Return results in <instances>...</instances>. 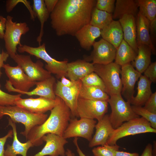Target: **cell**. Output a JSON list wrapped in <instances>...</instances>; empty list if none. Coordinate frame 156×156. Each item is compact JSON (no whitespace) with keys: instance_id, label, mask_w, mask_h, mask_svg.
<instances>
[{"instance_id":"cell-1","label":"cell","mask_w":156,"mask_h":156,"mask_svg":"<svg viewBox=\"0 0 156 156\" xmlns=\"http://www.w3.org/2000/svg\"><path fill=\"white\" fill-rule=\"evenodd\" d=\"M96 2L94 0H58L50 14L51 26L56 35L75 36L89 24Z\"/></svg>"},{"instance_id":"cell-2","label":"cell","mask_w":156,"mask_h":156,"mask_svg":"<svg viewBox=\"0 0 156 156\" xmlns=\"http://www.w3.org/2000/svg\"><path fill=\"white\" fill-rule=\"evenodd\" d=\"M56 104L51 109L49 117L41 125L35 126L29 133L26 140L33 146H38L43 142L42 137L49 133L63 137L70 120V110L63 101L56 96Z\"/></svg>"},{"instance_id":"cell-3","label":"cell","mask_w":156,"mask_h":156,"mask_svg":"<svg viewBox=\"0 0 156 156\" xmlns=\"http://www.w3.org/2000/svg\"><path fill=\"white\" fill-rule=\"evenodd\" d=\"M5 115L8 116L14 122L21 123L24 125L25 130L20 134L26 139L32 129L42 124L48 117L47 114L32 113L16 105L0 106V119Z\"/></svg>"},{"instance_id":"cell-4","label":"cell","mask_w":156,"mask_h":156,"mask_svg":"<svg viewBox=\"0 0 156 156\" xmlns=\"http://www.w3.org/2000/svg\"><path fill=\"white\" fill-rule=\"evenodd\" d=\"M17 50L20 53L26 52L43 60L47 63L45 66L46 70L51 74L55 75L57 78L67 77L68 60L58 61L51 57L46 51L44 43L37 47L24 44L19 46Z\"/></svg>"},{"instance_id":"cell-5","label":"cell","mask_w":156,"mask_h":156,"mask_svg":"<svg viewBox=\"0 0 156 156\" xmlns=\"http://www.w3.org/2000/svg\"><path fill=\"white\" fill-rule=\"evenodd\" d=\"M146 133H156L150 123L143 118L138 117L123 123L114 129L107 143L109 145L116 144L117 141L123 137L130 135Z\"/></svg>"},{"instance_id":"cell-6","label":"cell","mask_w":156,"mask_h":156,"mask_svg":"<svg viewBox=\"0 0 156 156\" xmlns=\"http://www.w3.org/2000/svg\"><path fill=\"white\" fill-rule=\"evenodd\" d=\"M108 103L111 109L110 121L114 129L119 127L124 122L139 117L133 112L130 103L124 100L121 93L110 95Z\"/></svg>"},{"instance_id":"cell-7","label":"cell","mask_w":156,"mask_h":156,"mask_svg":"<svg viewBox=\"0 0 156 156\" xmlns=\"http://www.w3.org/2000/svg\"><path fill=\"white\" fill-rule=\"evenodd\" d=\"M94 72L98 75L105 86L109 96L121 93L122 85L120 75L121 66L115 62L107 64H94Z\"/></svg>"},{"instance_id":"cell-8","label":"cell","mask_w":156,"mask_h":156,"mask_svg":"<svg viewBox=\"0 0 156 156\" xmlns=\"http://www.w3.org/2000/svg\"><path fill=\"white\" fill-rule=\"evenodd\" d=\"M5 29L3 39L5 48L9 56L12 58L17 53V46L21 47V38L23 35L28 32L29 28L25 22L17 23L13 21V17L7 16Z\"/></svg>"},{"instance_id":"cell-9","label":"cell","mask_w":156,"mask_h":156,"mask_svg":"<svg viewBox=\"0 0 156 156\" xmlns=\"http://www.w3.org/2000/svg\"><path fill=\"white\" fill-rule=\"evenodd\" d=\"M107 101L88 100L79 97L76 107V116L98 121L107 112Z\"/></svg>"},{"instance_id":"cell-10","label":"cell","mask_w":156,"mask_h":156,"mask_svg":"<svg viewBox=\"0 0 156 156\" xmlns=\"http://www.w3.org/2000/svg\"><path fill=\"white\" fill-rule=\"evenodd\" d=\"M12 59L20 66L26 74L33 81H40L51 77V74L43 67L44 64L40 60L34 62L30 55L18 53Z\"/></svg>"},{"instance_id":"cell-11","label":"cell","mask_w":156,"mask_h":156,"mask_svg":"<svg viewBox=\"0 0 156 156\" xmlns=\"http://www.w3.org/2000/svg\"><path fill=\"white\" fill-rule=\"evenodd\" d=\"M96 121L94 119L81 118L70 119L63 137L65 139L81 137L90 141Z\"/></svg>"},{"instance_id":"cell-12","label":"cell","mask_w":156,"mask_h":156,"mask_svg":"<svg viewBox=\"0 0 156 156\" xmlns=\"http://www.w3.org/2000/svg\"><path fill=\"white\" fill-rule=\"evenodd\" d=\"M92 46L93 50L90 55L84 57L87 62L92 61L93 64H107L115 60L116 49L112 44L101 38L95 41Z\"/></svg>"},{"instance_id":"cell-13","label":"cell","mask_w":156,"mask_h":156,"mask_svg":"<svg viewBox=\"0 0 156 156\" xmlns=\"http://www.w3.org/2000/svg\"><path fill=\"white\" fill-rule=\"evenodd\" d=\"M82 83L80 80L75 81L70 87L62 86L60 81L55 83L54 87L55 94L62 99L69 108L71 115L76 116V107L79 93Z\"/></svg>"},{"instance_id":"cell-14","label":"cell","mask_w":156,"mask_h":156,"mask_svg":"<svg viewBox=\"0 0 156 156\" xmlns=\"http://www.w3.org/2000/svg\"><path fill=\"white\" fill-rule=\"evenodd\" d=\"M2 68L9 79L8 81L15 89L27 92L36 85V82L31 80L19 65L13 67L8 64H4Z\"/></svg>"},{"instance_id":"cell-15","label":"cell","mask_w":156,"mask_h":156,"mask_svg":"<svg viewBox=\"0 0 156 156\" xmlns=\"http://www.w3.org/2000/svg\"><path fill=\"white\" fill-rule=\"evenodd\" d=\"M56 79L51 76L50 77L42 81L36 82V87L32 91L27 92L21 91L15 89L9 82L6 81L5 87L9 92H14L21 94H25L29 96L38 95L51 100H55L56 98L54 87Z\"/></svg>"},{"instance_id":"cell-16","label":"cell","mask_w":156,"mask_h":156,"mask_svg":"<svg viewBox=\"0 0 156 156\" xmlns=\"http://www.w3.org/2000/svg\"><path fill=\"white\" fill-rule=\"evenodd\" d=\"M120 74L122 85L121 93L127 101L130 103L134 97L135 83L141 74L129 63L121 66Z\"/></svg>"},{"instance_id":"cell-17","label":"cell","mask_w":156,"mask_h":156,"mask_svg":"<svg viewBox=\"0 0 156 156\" xmlns=\"http://www.w3.org/2000/svg\"><path fill=\"white\" fill-rule=\"evenodd\" d=\"M46 144L41 151L33 156H65V145L68 143L66 139L53 133H49L42 138Z\"/></svg>"},{"instance_id":"cell-18","label":"cell","mask_w":156,"mask_h":156,"mask_svg":"<svg viewBox=\"0 0 156 156\" xmlns=\"http://www.w3.org/2000/svg\"><path fill=\"white\" fill-rule=\"evenodd\" d=\"M56 104V99L51 100L44 97L20 98L16 102L15 105L30 112L44 114L51 110Z\"/></svg>"},{"instance_id":"cell-19","label":"cell","mask_w":156,"mask_h":156,"mask_svg":"<svg viewBox=\"0 0 156 156\" xmlns=\"http://www.w3.org/2000/svg\"><path fill=\"white\" fill-rule=\"evenodd\" d=\"M95 128V134L89 144L90 148L107 144L110 135L114 130L111 123L109 115L108 114H105L101 119L98 121Z\"/></svg>"},{"instance_id":"cell-20","label":"cell","mask_w":156,"mask_h":156,"mask_svg":"<svg viewBox=\"0 0 156 156\" xmlns=\"http://www.w3.org/2000/svg\"><path fill=\"white\" fill-rule=\"evenodd\" d=\"M118 21L122 27L123 39L137 54L138 49L136 40L135 17L131 15L125 14Z\"/></svg>"},{"instance_id":"cell-21","label":"cell","mask_w":156,"mask_h":156,"mask_svg":"<svg viewBox=\"0 0 156 156\" xmlns=\"http://www.w3.org/2000/svg\"><path fill=\"white\" fill-rule=\"evenodd\" d=\"M136 42L137 45L144 44L149 46L155 54V47L151 39L149 32L150 21L138 12L135 17Z\"/></svg>"},{"instance_id":"cell-22","label":"cell","mask_w":156,"mask_h":156,"mask_svg":"<svg viewBox=\"0 0 156 156\" xmlns=\"http://www.w3.org/2000/svg\"><path fill=\"white\" fill-rule=\"evenodd\" d=\"M94 64L84 60H78L68 63L67 77L73 81L79 80L94 72Z\"/></svg>"},{"instance_id":"cell-23","label":"cell","mask_w":156,"mask_h":156,"mask_svg":"<svg viewBox=\"0 0 156 156\" xmlns=\"http://www.w3.org/2000/svg\"><path fill=\"white\" fill-rule=\"evenodd\" d=\"M101 30L89 24L86 25L78 31L75 36L80 47L87 51L90 50L95 40L101 36Z\"/></svg>"},{"instance_id":"cell-24","label":"cell","mask_w":156,"mask_h":156,"mask_svg":"<svg viewBox=\"0 0 156 156\" xmlns=\"http://www.w3.org/2000/svg\"><path fill=\"white\" fill-rule=\"evenodd\" d=\"M8 125L11 126L12 128L13 141L12 145L7 144L5 151V156H16L17 155L27 156L28 150L33 146V144L29 140L25 143H22L19 141L17 136L15 123L13 122L10 118H8Z\"/></svg>"},{"instance_id":"cell-25","label":"cell","mask_w":156,"mask_h":156,"mask_svg":"<svg viewBox=\"0 0 156 156\" xmlns=\"http://www.w3.org/2000/svg\"><path fill=\"white\" fill-rule=\"evenodd\" d=\"M102 38L112 45L116 49L123 39V33L121 26L118 21L113 20L110 23L101 30Z\"/></svg>"},{"instance_id":"cell-26","label":"cell","mask_w":156,"mask_h":156,"mask_svg":"<svg viewBox=\"0 0 156 156\" xmlns=\"http://www.w3.org/2000/svg\"><path fill=\"white\" fill-rule=\"evenodd\" d=\"M138 83L137 93L130 103L133 105L142 106L144 105L152 94L151 85L152 83L144 75H141Z\"/></svg>"},{"instance_id":"cell-27","label":"cell","mask_w":156,"mask_h":156,"mask_svg":"<svg viewBox=\"0 0 156 156\" xmlns=\"http://www.w3.org/2000/svg\"><path fill=\"white\" fill-rule=\"evenodd\" d=\"M112 18L119 19L125 14L131 15L135 17L138 12L139 8L137 0H117Z\"/></svg>"},{"instance_id":"cell-28","label":"cell","mask_w":156,"mask_h":156,"mask_svg":"<svg viewBox=\"0 0 156 156\" xmlns=\"http://www.w3.org/2000/svg\"><path fill=\"white\" fill-rule=\"evenodd\" d=\"M138 49L137 55L132 65L142 74L151 63L152 50L149 46L144 44L138 45Z\"/></svg>"},{"instance_id":"cell-29","label":"cell","mask_w":156,"mask_h":156,"mask_svg":"<svg viewBox=\"0 0 156 156\" xmlns=\"http://www.w3.org/2000/svg\"><path fill=\"white\" fill-rule=\"evenodd\" d=\"M137 54L123 39L116 49L115 62L121 66L135 60Z\"/></svg>"},{"instance_id":"cell-30","label":"cell","mask_w":156,"mask_h":156,"mask_svg":"<svg viewBox=\"0 0 156 156\" xmlns=\"http://www.w3.org/2000/svg\"><path fill=\"white\" fill-rule=\"evenodd\" d=\"M32 8L40 23V32L36 39L39 45H40L44 34V24L48 20L50 14L46 8L44 0H33Z\"/></svg>"},{"instance_id":"cell-31","label":"cell","mask_w":156,"mask_h":156,"mask_svg":"<svg viewBox=\"0 0 156 156\" xmlns=\"http://www.w3.org/2000/svg\"><path fill=\"white\" fill-rule=\"evenodd\" d=\"M79 97L88 100L108 102L109 96L99 88L82 84L80 91Z\"/></svg>"},{"instance_id":"cell-32","label":"cell","mask_w":156,"mask_h":156,"mask_svg":"<svg viewBox=\"0 0 156 156\" xmlns=\"http://www.w3.org/2000/svg\"><path fill=\"white\" fill-rule=\"evenodd\" d=\"M113 20L112 14L98 10L95 7L92 11L89 24L101 30L108 26Z\"/></svg>"},{"instance_id":"cell-33","label":"cell","mask_w":156,"mask_h":156,"mask_svg":"<svg viewBox=\"0 0 156 156\" xmlns=\"http://www.w3.org/2000/svg\"><path fill=\"white\" fill-rule=\"evenodd\" d=\"M140 13L150 21L156 18V0H136Z\"/></svg>"},{"instance_id":"cell-34","label":"cell","mask_w":156,"mask_h":156,"mask_svg":"<svg viewBox=\"0 0 156 156\" xmlns=\"http://www.w3.org/2000/svg\"><path fill=\"white\" fill-rule=\"evenodd\" d=\"M80 80L83 85L98 88L106 92V89L103 82L99 76L94 72Z\"/></svg>"},{"instance_id":"cell-35","label":"cell","mask_w":156,"mask_h":156,"mask_svg":"<svg viewBox=\"0 0 156 156\" xmlns=\"http://www.w3.org/2000/svg\"><path fill=\"white\" fill-rule=\"evenodd\" d=\"M120 146L116 144L109 145L107 144L93 148L92 152L94 156H115Z\"/></svg>"},{"instance_id":"cell-36","label":"cell","mask_w":156,"mask_h":156,"mask_svg":"<svg viewBox=\"0 0 156 156\" xmlns=\"http://www.w3.org/2000/svg\"><path fill=\"white\" fill-rule=\"evenodd\" d=\"M131 107L136 115L141 116L150 123L153 128L156 129V114L151 112L142 106L133 105Z\"/></svg>"},{"instance_id":"cell-37","label":"cell","mask_w":156,"mask_h":156,"mask_svg":"<svg viewBox=\"0 0 156 156\" xmlns=\"http://www.w3.org/2000/svg\"><path fill=\"white\" fill-rule=\"evenodd\" d=\"M0 84V106L16 105V102L21 98L22 94L12 95L3 91L1 89Z\"/></svg>"},{"instance_id":"cell-38","label":"cell","mask_w":156,"mask_h":156,"mask_svg":"<svg viewBox=\"0 0 156 156\" xmlns=\"http://www.w3.org/2000/svg\"><path fill=\"white\" fill-rule=\"evenodd\" d=\"M115 0H97L95 7L98 10L112 14L114 10Z\"/></svg>"},{"instance_id":"cell-39","label":"cell","mask_w":156,"mask_h":156,"mask_svg":"<svg viewBox=\"0 0 156 156\" xmlns=\"http://www.w3.org/2000/svg\"><path fill=\"white\" fill-rule=\"evenodd\" d=\"M144 75L152 82H156V62L151 63L144 72Z\"/></svg>"},{"instance_id":"cell-40","label":"cell","mask_w":156,"mask_h":156,"mask_svg":"<svg viewBox=\"0 0 156 156\" xmlns=\"http://www.w3.org/2000/svg\"><path fill=\"white\" fill-rule=\"evenodd\" d=\"M144 108L151 112L156 114V92L152 93L144 105Z\"/></svg>"},{"instance_id":"cell-41","label":"cell","mask_w":156,"mask_h":156,"mask_svg":"<svg viewBox=\"0 0 156 156\" xmlns=\"http://www.w3.org/2000/svg\"><path fill=\"white\" fill-rule=\"evenodd\" d=\"M13 137L12 130H10L7 134L4 136L0 138V156H5V144L9 138H12Z\"/></svg>"},{"instance_id":"cell-42","label":"cell","mask_w":156,"mask_h":156,"mask_svg":"<svg viewBox=\"0 0 156 156\" xmlns=\"http://www.w3.org/2000/svg\"><path fill=\"white\" fill-rule=\"evenodd\" d=\"M156 18L150 21L149 26V32L151 39L152 43L154 45L155 38L156 36Z\"/></svg>"},{"instance_id":"cell-43","label":"cell","mask_w":156,"mask_h":156,"mask_svg":"<svg viewBox=\"0 0 156 156\" xmlns=\"http://www.w3.org/2000/svg\"><path fill=\"white\" fill-rule=\"evenodd\" d=\"M46 8L50 14L53 10L58 0H44Z\"/></svg>"},{"instance_id":"cell-44","label":"cell","mask_w":156,"mask_h":156,"mask_svg":"<svg viewBox=\"0 0 156 156\" xmlns=\"http://www.w3.org/2000/svg\"><path fill=\"white\" fill-rule=\"evenodd\" d=\"M9 55L7 52L2 50L1 53L0 52V78L1 77L2 73L1 71V68L4 64V62L7 60Z\"/></svg>"},{"instance_id":"cell-45","label":"cell","mask_w":156,"mask_h":156,"mask_svg":"<svg viewBox=\"0 0 156 156\" xmlns=\"http://www.w3.org/2000/svg\"><path fill=\"white\" fill-rule=\"evenodd\" d=\"M6 18L0 16V38L3 39L5 29Z\"/></svg>"},{"instance_id":"cell-46","label":"cell","mask_w":156,"mask_h":156,"mask_svg":"<svg viewBox=\"0 0 156 156\" xmlns=\"http://www.w3.org/2000/svg\"><path fill=\"white\" fill-rule=\"evenodd\" d=\"M75 81H73L68 79L64 76H62L61 78L60 81L61 84L63 86L66 87H70L73 85Z\"/></svg>"},{"instance_id":"cell-47","label":"cell","mask_w":156,"mask_h":156,"mask_svg":"<svg viewBox=\"0 0 156 156\" xmlns=\"http://www.w3.org/2000/svg\"><path fill=\"white\" fill-rule=\"evenodd\" d=\"M153 145L148 143L146 146L142 154L140 156H153L152 154Z\"/></svg>"},{"instance_id":"cell-48","label":"cell","mask_w":156,"mask_h":156,"mask_svg":"<svg viewBox=\"0 0 156 156\" xmlns=\"http://www.w3.org/2000/svg\"><path fill=\"white\" fill-rule=\"evenodd\" d=\"M139 154L137 153H130L123 151H117L115 156H139Z\"/></svg>"},{"instance_id":"cell-49","label":"cell","mask_w":156,"mask_h":156,"mask_svg":"<svg viewBox=\"0 0 156 156\" xmlns=\"http://www.w3.org/2000/svg\"><path fill=\"white\" fill-rule=\"evenodd\" d=\"M78 139L77 137H75L73 140V143L77 148V152L79 156H86L79 148L78 143Z\"/></svg>"},{"instance_id":"cell-50","label":"cell","mask_w":156,"mask_h":156,"mask_svg":"<svg viewBox=\"0 0 156 156\" xmlns=\"http://www.w3.org/2000/svg\"><path fill=\"white\" fill-rule=\"evenodd\" d=\"M152 154L153 156H156V142L154 141L153 146H152Z\"/></svg>"},{"instance_id":"cell-51","label":"cell","mask_w":156,"mask_h":156,"mask_svg":"<svg viewBox=\"0 0 156 156\" xmlns=\"http://www.w3.org/2000/svg\"><path fill=\"white\" fill-rule=\"evenodd\" d=\"M66 156H75L74 153L69 149H67L66 152Z\"/></svg>"}]
</instances>
